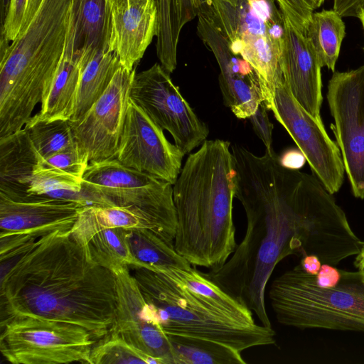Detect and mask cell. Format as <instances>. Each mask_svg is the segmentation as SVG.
<instances>
[{
    "mask_svg": "<svg viewBox=\"0 0 364 364\" xmlns=\"http://www.w3.org/2000/svg\"><path fill=\"white\" fill-rule=\"evenodd\" d=\"M235 198L246 216L245 236L228 260L205 274L272 327L265 290L277 264L290 255H316L333 266L362 241L343 210L314 176L284 166L274 151L257 156L231 145Z\"/></svg>",
    "mask_w": 364,
    "mask_h": 364,
    "instance_id": "cell-1",
    "label": "cell"
},
{
    "mask_svg": "<svg viewBox=\"0 0 364 364\" xmlns=\"http://www.w3.org/2000/svg\"><path fill=\"white\" fill-rule=\"evenodd\" d=\"M70 230L38 238L1 276V323L28 316L82 326L96 341L109 332L115 274L91 261Z\"/></svg>",
    "mask_w": 364,
    "mask_h": 364,
    "instance_id": "cell-2",
    "label": "cell"
},
{
    "mask_svg": "<svg viewBox=\"0 0 364 364\" xmlns=\"http://www.w3.org/2000/svg\"><path fill=\"white\" fill-rule=\"evenodd\" d=\"M231 144L205 140L189 154L173 185L176 250L191 265L214 269L235 252Z\"/></svg>",
    "mask_w": 364,
    "mask_h": 364,
    "instance_id": "cell-3",
    "label": "cell"
},
{
    "mask_svg": "<svg viewBox=\"0 0 364 364\" xmlns=\"http://www.w3.org/2000/svg\"><path fill=\"white\" fill-rule=\"evenodd\" d=\"M72 0H43L11 41L1 36L0 138L23 127L46 97L64 56Z\"/></svg>",
    "mask_w": 364,
    "mask_h": 364,
    "instance_id": "cell-4",
    "label": "cell"
},
{
    "mask_svg": "<svg viewBox=\"0 0 364 364\" xmlns=\"http://www.w3.org/2000/svg\"><path fill=\"white\" fill-rule=\"evenodd\" d=\"M132 274L166 335L217 341L240 352L275 344V331L257 323H240L215 309L165 274L133 267Z\"/></svg>",
    "mask_w": 364,
    "mask_h": 364,
    "instance_id": "cell-5",
    "label": "cell"
},
{
    "mask_svg": "<svg viewBox=\"0 0 364 364\" xmlns=\"http://www.w3.org/2000/svg\"><path fill=\"white\" fill-rule=\"evenodd\" d=\"M269 299L284 326L364 332V284L358 272L341 270L338 284L324 288L299 264L273 280Z\"/></svg>",
    "mask_w": 364,
    "mask_h": 364,
    "instance_id": "cell-6",
    "label": "cell"
},
{
    "mask_svg": "<svg viewBox=\"0 0 364 364\" xmlns=\"http://www.w3.org/2000/svg\"><path fill=\"white\" fill-rule=\"evenodd\" d=\"M81 193L89 205L135 207L176 231L173 185L115 158L89 164Z\"/></svg>",
    "mask_w": 364,
    "mask_h": 364,
    "instance_id": "cell-7",
    "label": "cell"
},
{
    "mask_svg": "<svg viewBox=\"0 0 364 364\" xmlns=\"http://www.w3.org/2000/svg\"><path fill=\"white\" fill-rule=\"evenodd\" d=\"M0 350L13 364H90L96 340L82 326L34 316L1 323Z\"/></svg>",
    "mask_w": 364,
    "mask_h": 364,
    "instance_id": "cell-8",
    "label": "cell"
},
{
    "mask_svg": "<svg viewBox=\"0 0 364 364\" xmlns=\"http://www.w3.org/2000/svg\"><path fill=\"white\" fill-rule=\"evenodd\" d=\"M169 75L159 63L136 73L129 97L154 122L169 132L185 155L206 140L209 130Z\"/></svg>",
    "mask_w": 364,
    "mask_h": 364,
    "instance_id": "cell-9",
    "label": "cell"
},
{
    "mask_svg": "<svg viewBox=\"0 0 364 364\" xmlns=\"http://www.w3.org/2000/svg\"><path fill=\"white\" fill-rule=\"evenodd\" d=\"M269 110L304 154L314 175L331 193L338 192L346 173L341 151L328 135L322 121L311 116L292 95L280 68Z\"/></svg>",
    "mask_w": 364,
    "mask_h": 364,
    "instance_id": "cell-10",
    "label": "cell"
},
{
    "mask_svg": "<svg viewBox=\"0 0 364 364\" xmlns=\"http://www.w3.org/2000/svg\"><path fill=\"white\" fill-rule=\"evenodd\" d=\"M326 97L352 193L364 199V64L348 71H334Z\"/></svg>",
    "mask_w": 364,
    "mask_h": 364,
    "instance_id": "cell-11",
    "label": "cell"
},
{
    "mask_svg": "<svg viewBox=\"0 0 364 364\" xmlns=\"http://www.w3.org/2000/svg\"><path fill=\"white\" fill-rule=\"evenodd\" d=\"M135 74V68L129 71L121 66L84 116L69 119L77 148L89 164L115 158Z\"/></svg>",
    "mask_w": 364,
    "mask_h": 364,
    "instance_id": "cell-12",
    "label": "cell"
},
{
    "mask_svg": "<svg viewBox=\"0 0 364 364\" xmlns=\"http://www.w3.org/2000/svg\"><path fill=\"white\" fill-rule=\"evenodd\" d=\"M85 204L47 195L9 197L0 193V239L10 247L70 230Z\"/></svg>",
    "mask_w": 364,
    "mask_h": 364,
    "instance_id": "cell-13",
    "label": "cell"
},
{
    "mask_svg": "<svg viewBox=\"0 0 364 364\" xmlns=\"http://www.w3.org/2000/svg\"><path fill=\"white\" fill-rule=\"evenodd\" d=\"M183 156L166 138L164 129L129 99L115 159L125 166L173 185Z\"/></svg>",
    "mask_w": 364,
    "mask_h": 364,
    "instance_id": "cell-14",
    "label": "cell"
},
{
    "mask_svg": "<svg viewBox=\"0 0 364 364\" xmlns=\"http://www.w3.org/2000/svg\"><path fill=\"white\" fill-rule=\"evenodd\" d=\"M198 17V33L220 70L218 80L224 104L237 118L248 119L265 101L263 83L247 61L231 52L228 39L208 14L201 11Z\"/></svg>",
    "mask_w": 364,
    "mask_h": 364,
    "instance_id": "cell-15",
    "label": "cell"
},
{
    "mask_svg": "<svg viewBox=\"0 0 364 364\" xmlns=\"http://www.w3.org/2000/svg\"><path fill=\"white\" fill-rule=\"evenodd\" d=\"M117 304L109 332L119 335L161 364H173L171 344L146 301L129 267L114 272Z\"/></svg>",
    "mask_w": 364,
    "mask_h": 364,
    "instance_id": "cell-16",
    "label": "cell"
},
{
    "mask_svg": "<svg viewBox=\"0 0 364 364\" xmlns=\"http://www.w3.org/2000/svg\"><path fill=\"white\" fill-rule=\"evenodd\" d=\"M283 36L279 68L296 101L315 119L321 120V65L306 33L282 16Z\"/></svg>",
    "mask_w": 364,
    "mask_h": 364,
    "instance_id": "cell-17",
    "label": "cell"
},
{
    "mask_svg": "<svg viewBox=\"0 0 364 364\" xmlns=\"http://www.w3.org/2000/svg\"><path fill=\"white\" fill-rule=\"evenodd\" d=\"M157 16L154 0L132 4L111 5V29L108 50L121 65L132 70L156 34Z\"/></svg>",
    "mask_w": 364,
    "mask_h": 364,
    "instance_id": "cell-18",
    "label": "cell"
},
{
    "mask_svg": "<svg viewBox=\"0 0 364 364\" xmlns=\"http://www.w3.org/2000/svg\"><path fill=\"white\" fill-rule=\"evenodd\" d=\"M110 228L126 230H149L173 243L176 235V231L132 206L87 205L80 213L70 232L76 240H80L97 230Z\"/></svg>",
    "mask_w": 364,
    "mask_h": 364,
    "instance_id": "cell-19",
    "label": "cell"
},
{
    "mask_svg": "<svg viewBox=\"0 0 364 364\" xmlns=\"http://www.w3.org/2000/svg\"><path fill=\"white\" fill-rule=\"evenodd\" d=\"M42 159L24 128L0 138V193L29 195L33 173Z\"/></svg>",
    "mask_w": 364,
    "mask_h": 364,
    "instance_id": "cell-20",
    "label": "cell"
},
{
    "mask_svg": "<svg viewBox=\"0 0 364 364\" xmlns=\"http://www.w3.org/2000/svg\"><path fill=\"white\" fill-rule=\"evenodd\" d=\"M156 9V55L162 68L172 73L183 27L198 16L209 0H154Z\"/></svg>",
    "mask_w": 364,
    "mask_h": 364,
    "instance_id": "cell-21",
    "label": "cell"
},
{
    "mask_svg": "<svg viewBox=\"0 0 364 364\" xmlns=\"http://www.w3.org/2000/svg\"><path fill=\"white\" fill-rule=\"evenodd\" d=\"M110 29L107 0H72L68 36L75 51L108 50Z\"/></svg>",
    "mask_w": 364,
    "mask_h": 364,
    "instance_id": "cell-22",
    "label": "cell"
},
{
    "mask_svg": "<svg viewBox=\"0 0 364 364\" xmlns=\"http://www.w3.org/2000/svg\"><path fill=\"white\" fill-rule=\"evenodd\" d=\"M81 53L74 50L68 34L64 56L40 111L31 117L33 119L49 122L71 118L81 74Z\"/></svg>",
    "mask_w": 364,
    "mask_h": 364,
    "instance_id": "cell-23",
    "label": "cell"
},
{
    "mask_svg": "<svg viewBox=\"0 0 364 364\" xmlns=\"http://www.w3.org/2000/svg\"><path fill=\"white\" fill-rule=\"evenodd\" d=\"M121 66L114 52L82 50L81 74L70 120L84 116L107 90Z\"/></svg>",
    "mask_w": 364,
    "mask_h": 364,
    "instance_id": "cell-24",
    "label": "cell"
},
{
    "mask_svg": "<svg viewBox=\"0 0 364 364\" xmlns=\"http://www.w3.org/2000/svg\"><path fill=\"white\" fill-rule=\"evenodd\" d=\"M148 269L159 272L186 287L206 303L232 318L248 325L255 324L252 312L223 290L204 273L192 267H156Z\"/></svg>",
    "mask_w": 364,
    "mask_h": 364,
    "instance_id": "cell-25",
    "label": "cell"
},
{
    "mask_svg": "<svg viewBox=\"0 0 364 364\" xmlns=\"http://www.w3.org/2000/svg\"><path fill=\"white\" fill-rule=\"evenodd\" d=\"M76 240L82 245L91 261L112 272L124 267L140 266L130 250L127 230L123 228L97 230Z\"/></svg>",
    "mask_w": 364,
    "mask_h": 364,
    "instance_id": "cell-26",
    "label": "cell"
},
{
    "mask_svg": "<svg viewBox=\"0 0 364 364\" xmlns=\"http://www.w3.org/2000/svg\"><path fill=\"white\" fill-rule=\"evenodd\" d=\"M167 336V335H166ZM173 364H245L242 352L205 338L168 335Z\"/></svg>",
    "mask_w": 364,
    "mask_h": 364,
    "instance_id": "cell-27",
    "label": "cell"
},
{
    "mask_svg": "<svg viewBox=\"0 0 364 364\" xmlns=\"http://www.w3.org/2000/svg\"><path fill=\"white\" fill-rule=\"evenodd\" d=\"M306 36L311 43L322 67L335 71L346 26L333 9L314 12L308 24Z\"/></svg>",
    "mask_w": 364,
    "mask_h": 364,
    "instance_id": "cell-28",
    "label": "cell"
},
{
    "mask_svg": "<svg viewBox=\"0 0 364 364\" xmlns=\"http://www.w3.org/2000/svg\"><path fill=\"white\" fill-rule=\"evenodd\" d=\"M130 250L141 267H174L189 268L191 264L168 242L149 230H127Z\"/></svg>",
    "mask_w": 364,
    "mask_h": 364,
    "instance_id": "cell-29",
    "label": "cell"
},
{
    "mask_svg": "<svg viewBox=\"0 0 364 364\" xmlns=\"http://www.w3.org/2000/svg\"><path fill=\"white\" fill-rule=\"evenodd\" d=\"M23 128L43 159L77 147L69 119L47 122L31 117Z\"/></svg>",
    "mask_w": 364,
    "mask_h": 364,
    "instance_id": "cell-30",
    "label": "cell"
},
{
    "mask_svg": "<svg viewBox=\"0 0 364 364\" xmlns=\"http://www.w3.org/2000/svg\"><path fill=\"white\" fill-rule=\"evenodd\" d=\"M99 340L92 348L90 364H161L115 333L109 332Z\"/></svg>",
    "mask_w": 364,
    "mask_h": 364,
    "instance_id": "cell-31",
    "label": "cell"
},
{
    "mask_svg": "<svg viewBox=\"0 0 364 364\" xmlns=\"http://www.w3.org/2000/svg\"><path fill=\"white\" fill-rule=\"evenodd\" d=\"M63 191L80 193L82 178L48 166L42 159L33 173L28 194L49 195Z\"/></svg>",
    "mask_w": 364,
    "mask_h": 364,
    "instance_id": "cell-32",
    "label": "cell"
},
{
    "mask_svg": "<svg viewBox=\"0 0 364 364\" xmlns=\"http://www.w3.org/2000/svg\"><path fill=\"white\" fill-rule=\"evenodd\" d=\"M43 162L82 179L89 165L88 161L80 154L77 147L43 159Z\"/></svg>",
    "mask_w": 364,
    "mask_h": 364,
    "instance_id": "cell-33",
    "label": "cell"
},
{
    "mask_svg": "<svg viewBox=\"0 0 364 364\" xmlns=\"http://www.w3.org/2000/svg\"><path fill=\"white\" fill-rule=\"evenodd\" d=\"M277 3L280 12L298 29L306 33L314 11L310 0H274Z\"/></svg>",
    "mask_w": 364,
    "mask_h": 364,
    "instance_id": "cell-34",
    "label": "cell"
},
{
    "mask_svg": "<svg viewBox=\"0 0 364 364\" xmlns=\"http://www.w3.org/2000/svg\"><path fill=\"white\" fill-rule=\"evenodd\" d=\"M28 0H10L7 14L1 26V36L12 41L18 36L22 26Z\"/></svg>",
    "mask_w": 364,
    "mask_h": 364,
    "instance_id": "cell-35",
    "label": "cell"
},
{
    "mask_svg": "<svg viewBox=\"0 0 364 364\" xmlns=\"http://www.w3.org/2000/svg\"><path fill=\"white\" fill-rule=\"evenodd\" d=\"M268 109L264 102L259 105L255 112L248 119L252 126L253 130L257 136L262 140L265 146V151H273L272 147V131L273 124L270 122Z\"/></svg>",
    "mask_w": 364,
    "mask_h": 364,
    "instance_id": "cell-36",
    "label": "cell"
},
{
    "mask_svg": "<svg viewBox=\"0 0 364 364\" xmlns=\"http://www.w3.org/2000/svg\"><path fill=\"white\" fill-rule=\"evenodd\" d=\"M336 266L323 263L318 273L315 275L316 283L321 287L330 288L336 287L341 277V270Z\"/></svg>",
    "mask_w": 364,
    "mask_h": 364,
    "instance_id": "cell-37",
    "label": "cell"
},
{
    "mask_svg": "<svg viewBox=\"0 0 364 364\" xmlns=\"http://www.w3.org/2000/svg\"><path fill=\"white\" fill-rule=\"evenodd\" d=\"M281 163L291 169H299L303 166L306 160L304 154L299 150H290L280 157Z\"/></svg>",
    "mask_w": 364,
    "mask_h": 364,
    "instance_id": "cell-38",
    "label": "cell"
},
{
    "mask_svg": "<svg viewBox=\"0 0 364 364\" xmlns=\"http://www.w3.org/2000/svg\"><path fill=\"white\" fill-rule=\"evenodd\" d=\"M360 0H333V9L342 17H355V11Z\"/></svg>",
    "mask_w": 364,
    "mask_h": 364,
    "instance_id": "cell-39",
    "label": "cell"
},
{
    "mask_svg": "<svg viewBox=\"0 0 364 364\" xmlns=\"http://www.w3.org/2000/svg\"><path fill=\"white\" fill-rule=\"evenodd\" d=\"M299 264L306 272L311 275H316L321 269L322 262L316 255H309L302 257Z\"/></svg>",
    "mask_w": 364,
    "mask_h": 364,
    "instance_id": "cell-40",
    "label": "cell"
},
{
    "mask_svg": "<svg viewBox=\"0 0 364 364\" xmlns=\"http://www.w3.org/2000/svg\"><path fill=\"white\" fill-rule=\"evenodd\" d=\"M354 265L358 269L361 280L364 284V242L362 241L360 251L355 255Z\"/></svg>",
    "mask_w": 364,
    "mask_h": 364,
    "instance_id": "cell-41",
    "label": "cell"
},
{
    "mask_svg": "<svg viewBox=\"0 0 364 364\" xmlns=\"http://www.w3.org/2000/svg\"><path fill=\"white\" fill-rule=\"evenodd\" d=\"M355 17H357L360 21L364 31V0H360L358 5L355 11Z\"/></svg>",
    "mask_w": 364,
    "mask_h": 364,
    "instance_id": "cell-42",
    "label": "cell"
},
{
    "mask_svg": "<svg viewBox=\"0 0 364 364\" xmlns=\"http://www.w3.org/2000/svg\"><path fill=\"white\" fill-rule=\"evenodd\" d=\"M10 0H1V23H4L5 20Z\"/></svg>",
    "mask_w": 364,
    "mask_h": 364,
    "instance_id": "cell-43",
    "label": "cell"
},
{
    "mask_svg": "<svg viewBox=\"0 0 364 364\" xmlns=\"http://www.w3.org/2000/svg\"><path fill=\"white\" fill-rule=\"evenodd\" d=\"M139 1H140V0H112V4L128 5V4H132L136 3V2Z\"/></svg>",
    "mask_w": 364,
    "mask_h": 364,
    "instance_id": "cell-44",
    "label": "cell"
},
{
    "mask_svg": "<svg viewBox=\"0 0 364 364\" xmlns=\"http://www.w3.org/2000/svg\"><path fill=\"white\" fill-rule=\"evenodd\" d=\"M314 6V9L321 6L325 0H310Z\"/></svg>",
    "mask_w": 364,
    "mask_h": 364,
    "instance_id": "cell-45",
    "label": "cell"
},
{
    "mask_svg": "<svg viewBox=\"0 0 364 364\" xmlns=\"http://www.w3.org/2000/svg\"><path fill=\"white\" fill-rule=\"evenodd\" d=\"M267 1H268L273 6H275L274 0H267Z\"/></svg>",
    "mask_w": 364,
    "mask_h": 364,
    "instance_id": "cell-46",
    "label": "cell"
},
{
    "mask_svg": "<svg viewBox=\"0 0 364 364\" xmlns=\"http://www.w3.org/2000/svg\"><path fill=\"white\" fill-rule=\"evenodd\" d=\"M107 1L109 2V4L111 5L112 3V0H107Z\"/></svg>",
    "mask_w": 364,
    "mask_h": 364,
    "instance_id": "cell-47",
    "label": "cell"
}]
</instances>
